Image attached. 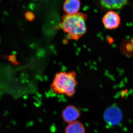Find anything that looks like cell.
<instances>
[{
    "mask_svg": "<svg viewBox=\"0 0 133 133\" xmlns=\"http://www.w3.org/2000/svg\"><path fill=\"white\" fill-rule=\"evenodd\" d=\"M87 15L83 13L63 15L58 27L62 29L69 39L78 40L86 33V20Z\"/></svg>",
    "mask_w": 133,
    "mask_h": 133,
    "instance_id": "obj_1",
    "label": "cell"
},
{
    "mask_svg": "<svg viewBox=\"0 0 133 133\" xmlns=\"http://www.w3.org/2000/svg\"><path fill=\"white\" fill-rule=\"evenodd\" d=\"M77 85L76 72H59L55 75L50 88L55 94L71 97L76 93Z\"/></svg>",
    "mask_w": 133,
    "mask_h": 133,
    "instance_id": "obj_2",
    "label": "cell"
},
{
    "mask_svg": "<svg viewBox=\"0 0 133 133\" xmlns=\"http://www.w3.org/2000/svg\"><path fill=\"white\" fill-rule=\"evenodd\" d=\"M122 118L121 109L115 106L108 108L105 111L104 119L106 124L110 126H115L120 123Z\"/></svg>",
    "mask_w": 133,
    "mask_h": 133,
    "instance_id": "obj_3",
    "label": "cell"
},
{
    "mask_svg": "<svg viewBox=\"0 0 133 133\" xmlns=\"http://www.w3.org/2000/svg\"><path fill=\"white\" fill-rule=\"evenodd\" d=\"M81 116L80 109L73 105H67L63 109L62 112L63 121L68 124L78 120Z\"/></svg>",
    "mask_w": 133,
    "mask_h": 133,
    "instance_id": "obj_4",
    "label": "cell"
},
{
    "mask_svg": "<svg viewBox=\"0 0 133 133\" xmlns=\"http://www.w3.org/2000/svg\"><path fill=\"white\" fill-rule=\"evenodd\" d=\"M102 22L105 28L107 29H115L120 24V17L116 12L108 11L103 16Z\"/></svg>",
    "mask_w": 133,
    "mask_h": 133,
    "instance_id": "obj_5",
    "label": "cell"
},
{
    "mask_svg": "<svg viewBox=\"0 0 133 133\" xmlns=\"http://www.w3.org/2000/svg\"><path fill=\"white\" fill-rule=\"evenodd\" d=\"M80 7L79 0H65L63 9L67 14H74L77 13Z\"/></svg>",
    "mask_w": 133,
    "mask_h": 133,
    "instance_id": "obj_6",
    "label": "cell"
},
{
    "mask_svg": "<svg viewBox=\"0 0 133 133\" xmlns=\"http://www.w3.org/2000/svg\"><path fill=\"white\" fill-rule=\"evenodd\" d=\"M102 6L108 9H120L127 5L128 0H100Z\"/></svg>",
    "mask_w": 133,
    "mask_h": 133,
    "instance_id": "obj_7",
    "label": "cell"
},
{
    "mask_svg": "<svg viewBox=\"0 0 133 133\" xmlns=\"http://www.w3.org/2000/svg\"><path fill=\"white\" fill-rule=\"evenodd\" d=\"M85 126L78 120L68 124L65 129L64 133H85Z\"/></svg>",
    "mask_w": 133,
    "mask_h": 133,
    "instance_id": "obj_8",
    "label": "cell"
},
{
    "mask_svg": "<svg viewBox=\"0 0 133 133\" xmlns=\"http://www.w3.org/2000/svg\"><path fill=\"white\" fill-rule=\"evenodd\" d=\"M24 17L27 21L30 22L33 21L35 18V14L33 12H30V11L26 12L25 13Z\"/></svg>",
    "mask_w": 133,
    "mask_h": 133,
    "instance_id": "obj_9",
    "label": "cell"
},
{
    "mask_svg": "<svg viewBox=\"0 0 133 133\" xmlns=\"http://www.w3.org/2000/svg\"><path fill=\"white\" fill-rule=\"evenodd\" d=\"M8 59L9 61L11 62L13 64H18V63L16 60V57L15 55H12V56L8 57Z\"/></svg>",
    "mask_w": 133,
    "mask_h": 133,
    "instance_id": "obj_10",
    "label": "cell"
}]
</instances>
